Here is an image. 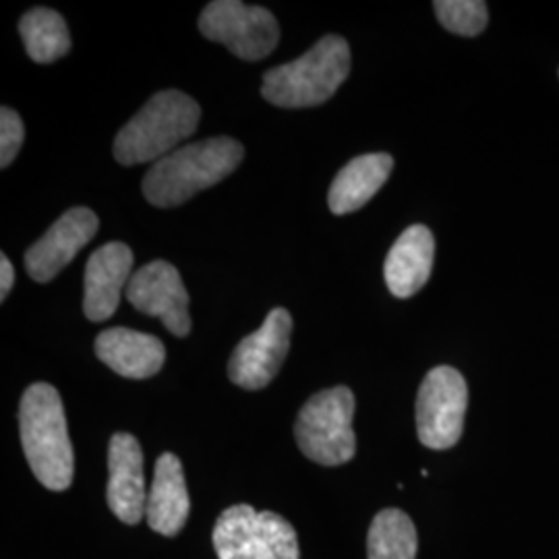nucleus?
<instances>
[{
  "label": "nucleus",
  "mask_w": 559,
  "mask_h": 559,
  "mask_svg": "<svg viewBox=\"0 0 559 559\" xmlns=\"http://www.w3.org/2000/svg\"><path fill=\"white\" fill-rule=\"evenodd\" d=\"M21 38L29 59L48 64L62 59L71 50L67 21L52 9H32L20 21Z\"/></svg>",
  "instance_id": "obj_18"
},
{
  "label": "nucleus",
  "mask_w": 559,
  "mask_h": 559,
  "mask_svg": "<svg viewBox=\"0 0 559 559\" xmlns=\"http://www.w3.org/2000/svg\"><path fill=\"white\" fill-rule=\"evenodd\" d=\"M98 216L87 207L64 212L50 230L25 251V270L36 282H50L96 237Z\"/></svg>",
  "instance_id": "obj_11"
},
{
  "label": "nucleus",
  "mask_w": 559,
  "mask_h": 559,
  "mask_svg": "<svg viewBox=\"0 0 559 559\" xmlns=\"http://www.w3.org/2000/svg\"><path fill=\"white\" fill-rule=\"evenodd\" d=\"M108 508L124 524H138L145 516L147 491L143 475V452L131 433H115L108 448Z\"/></svg>",
  "instance_id": "obj_12"
},
{
  "label": "nucleus",
  "mask_w": 559,
  "mask_h": 559,
  "mask_svg": "<svg viewBox=\"0 0 559 559\" xmlns=\"http://www.w3.org/2000/svg\"><path fill=\"white\" fill-rule=\"evenodd\" d=\"M394 158L390 154H365L348 162L332 182L328 205L332 214L344 216L360 210L390 179Z\"/></svg>",
  "instance_id": "obj_17"
},
{
  "label": "nucleus",
  "mask_w": 559,
  "mask_h": 559,
  "mask_svg": "<svg viewBox=\"0 0 559 559\" xmlns=\"http://www.w3.org/2000/svg\"><path fill=\"white\" fill-rule=\"evenodd\" d=\"M433 7L448 32L466 38L479 36L489 21V11L483 0H438Z\"/></svg>",
  "instance_id": "obj_20"
},
{
  "label": "nucleus",
  "mask_w": 559,
  "mask_h": 559,
  "mask_svg": "<svg viewBox=\"0 0 559 559\" xmlns=\"http://www.w3.org/2000/svg\"><path fill=\"white\" fill-rule=\"evenodd\" d=\"M127 300L141 313L160 318L179 338L191 332L189 295L179 270L168 261H152L138 270L127 284Z\"/></svg>",
  "instance_id": "obj_10"
},
{
  "label": "nucleus",
  "mask_w": 559,
  "mask_h": 559,
  "mask_svg": "<svg viewBox=\"0 0 559 559\" xmlns=\"http://www.w3.org/2000/svg\"><path fill=\"white\" fill-rule=\"evenodd\" d=\"M355 396L346 385L321 390L305 402L295 423L300 452L323 466L346 464L357 452Z\"/></svg>",
  "instance_id": "obj_5"
},
{
  "label": "nucleus",
  "mask_w": 559,
  "mask_h": 559,
  "mask_svg": "<svg viewBox=\"0 0 559 559\" xmlns=\"http://www.w3.org/2000/svg\"><path fill=\"white\" fill-rule=\"evenodd\" d=\"M96 355L122 378L147 380L160 371L166 348L152 334L129 328H110L96 338Z\"/></svg>",
  "instance_id": "obj_15"
},
{
  "label": "nucleus",
  "mask_w": 559,
  "mask_h": 559,
  "mask_svg": "<svg viewBox=\"0 0 559 559\" xmlns=\"http://www.w3.org/2000/svg\"><path fill=\"white\" fill-rule=\"evenodd\" d=\"M417 528L402 510L385 508L369 526V559H417Z\"/></svg>",
  "instance_id": "obj_19"
},
{
  "label": "nucleus",
  "mask_w": 559,
  "mask_h": 559,
  "mask_svg": "<svg viewBox=\"0 0 559 559\" xmlns=\"http://www.w3.org/2000/svg\"><path fill=\"white\" fill-rule=\"evenodd\" d=\"M218 559H299L293 524L247 503L224 510L212 533Z\"/></svg>",
  "instance_id": "obj_6"
},
{
  "label": "nucleus",
  "mask_w": 559,
  "mask_h": 559,
  "mask_svg": "<svg viewBox=\"0 0 559 559\" xmlns=\"http://www.w3.org/2000/svg\"><path fill=\"white\" fill-rule=\"evenodd\" d=\"M350 73V48L340 36H323L300 59L263 75L261 96L280 108H311L330 100Z\"/></svg>",
  "instance_id": "obj_4"
},
{
  "label": "nucleus",
  "mask_w": 559,
  "mask_h": 559,
  "mask_svg": "<svg viewBox=\"0 0 559 559\" xmlns=\"http://www.w3.org/2000/svg\"><path fill=\"white\" fill-rule=\"evenodd\" d=\"M468 406V385L454 367H436L420 383L417 433L425 448L448 450L459 443Z\"/></svg>",
  "instance_id": "obj_8"
},
{
  "label": "nucleus",
  "mask_w": 559,
  "mask_h": 559,
  "mask_svg": "<svg viewBox=\"0 0 559 559\" xmlns=\"http://www.w3.org/2000/svg\"><path fill=\"white\" fill-rule=\"evenodd\" d=\"M13 284H15V270L9 258L2 253L0 255V300H7Z\"/></svg>",
  "instance_id": "obj_22"
},
{
  "label": "nucleus",
  "mask_w": 559,
  "mask_h": 559,
  "mask_svg": "<svg viewBox=\"0 0 559 559\" xmlns=\"http://www.w3.org/2000/svg\"><path fill=\"white\" fill-rule=\"evenodd\" d=\"M191 512V500L185 483V471L180 460L166 452L156 462L152 489L147 491L145 519L152 531L164 537H175L187 524Z\"/></svg>",
  "instance_id": "obj_16"
},
{
  "label": "nucleus",
  "mask_w": 559,
  "mask_h": 559,
  "mask_svg": "<svg viewBox=\"0 0 559 559\" xmlns=\"http://www.w3.org/2000/svg\"><path fill=\"white\" fill-rule=\"evenodd\" d=\"M25 140V127L20 115L13 108L0 110V166L9 168L20 154Z\"/></svg>",
  "instance_id": "obj_21"
},
{
  "label": "nucleus",
  "mask_w": 559,
  "mask_h": 559,
  "mask_svg": "<svg viewBox=\"0 0 559 559\" xmlns=\"http://www.w3.org/2000/svg\"><path fill=\"white\" fill-rule=\"evenodd\" d=\"M293 318L276 307L267 313L258 332L240 340L228 362V378L245 390H261L278 376L288 355Z\"/></svg>",
  "instance_id": "obj_9"
},
{
  "label": "nucleus",
  "mask_w": 559,
  "mask_h": 559,
  "mask_svg": "<svg viewBox=\"0 0 559 559\" xmlns=\"http://www.w3.org/2000/svg\"><path fill=\"white\" fill-rule=\"evenodd\" d=\"M242 156V145L233 138L182 145L147 170L141 185L143 195L156 207H177L233 175Z\"/></svg>",
  "instance_id": "obj_1"
},
{
  "label": "nucleus",
  "mask_w": 559,
  "mask_h": 559,
  "mask_svg": "<svg viewBox=\"0 0 559 559\" xmlns=\"http://www.w3.org/2000/svg\"><path fill=\"white\" fill-rule=\"evenodd\" d=\"M133 251L124 242L102 245L85 265L83 311L90 321H106L119 307L124 284L131 280Z\"/></svg>",
  "instance_id": "obj_13"
},
{
  "label": "nucleus",
  "mask_w": 559,
  "mask_h": 559,
  "mask_svg": "<svg viewBox=\"0 0 559 559\" xmlns=\"http://www.w3.org/2000/svg\"><path fill=\"white\" fill-rule=\"evenodd\" d=\"M200 119V104L191 96L179 90L158 92L120 129L112 147L115 158L122 166L156 164L198 131Z\"/></svg>",
  "instance_id": "obj_3"
},
{
  "label": "nucleus",
  "mask_w": 559,
  "mask_h": 559,
  "mask_svg": "<svg viewBox=\"0 0 559 559\" xmlns=\"http://www.w3.org/2000/svg\"><path fill=\"white\" fill-rule=\"evenodd\" d=\"M21 445L36 479L50 491L73 483L75 456L59 392L50 383L29 385L20 406Z\"/></svg>",
  "instance_id": "obj_2"
},
{
  "label": "nucleus",
  "mask_w": 559,
  "mask_h": 559,
  "mask_svg": "<svg viewBox=\"0 0 559 559\" xmlns=\"http://www.w3.org/2000/svg\"><path fill=\"white\" fill-rule=\"evenodd\" d=\"M436 239L423 224L406 228L385 258L383 276L390 293L399 299L417 295L433 270Z\"/></svg>",
  "instance_id": "obj_14"
},
{
  "label": "nucleus",
  "mask_w": 559,
  "mask_h": 559,
  "mask_svg": "<svg viewBox=\"0 0 559 559\" xmlns=\"http://www.w3.org/2000/svg\"><path fill=\"white\" fill-rule=\"evenodd\" d=\"M201 34L224 44L235 57L261 60L276 50L280 27L276 17L263 7H249L239 0H214L200 15Z\"/></svg>",
  "instance_id": "obj_7"
}]
</instances>
